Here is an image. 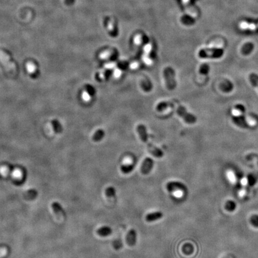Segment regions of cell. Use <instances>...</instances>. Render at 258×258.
Returning a JSON list of instances; mask_svg holds the SVG:
<instances>
[{"instance_id": "cell-20", "label": "cell", "mask_w": 258, "mask_h": 258, "mask_svg": "<svg viewBox=\"0 0 258 258\" xmlns=\"http://www.w3.org/2000/svg\"><path fill=\"white\" fill-rule=\"evenodd\" d=\"M105 194L107 197L111 198H115L116 196V190L115 188L113 186H109L105 190Z\"/></svg>"}, {"instance_id": "cell-1", "label": "cell", "mask_w": 258, "mask_h": 258, "mask_svg": "<svg viewBox=\"0 0 258 258\" xmlns=\"http://www.w3.org/2000/svg\"><path fill=\"white\" fill-rule=\"evenodd\" d=\"M138 135L141 139V141L145 143L147 145L148 150L149 152L154 157L157 158H161L164 156L163 152L158 147L154 145L151 142L149 141L148 135L147 132L146 127L143 124H139L136 128Z\"/></svg>"}, {"instance_id": "cell-33", "label": "cell", "mask_w": 258, "mask_h": 258, "mask_svg": "<svg viewBox=\"0 0 258 258\" xmlns=\"http://www.w3.org/2000/svg\"><path fill=\"white\" fill-rule=\"evenodd\" d=\"M1 254H2V253H1V252H0V257H1Z\"/></svg>"}, {"instance_id": "cell-2", "label": "cell", "mask_w": 258, "mask_h": 258, "mask_svg": "<svg viewBox=\"0 0 258 258\" xmlns=\"http://www.w3.org/2000/svg\"><path fill=\"white\" fill-rule=\"evenodd\" d=\"M163 74L167 88L169 90H174L177 85L175 80L176 74L174 69L171 67H166L164 70Z\"/></svg>"}, {"instance_id": "cell-4", "label": "cell", "mask_w": 258, "mask_h": 258, "mask_svg": "<svg viewBox=\"0 0 258 258\" xmlns=\"http://www.w3.org/2000/svg\"><path fill=\"white\" fill-rule=\"evenodd\" d=\"M0 61L9 74L11 75L16 74V67L15 64L10 61V56L2 50H0Z\"/></svg>"}, {"instance_id": "cell-16", "label": "cell", "mask_w": 258, "mask_h": 258, "mask_svg": "<svg viewBox=\"0 0 258 258\" xmlns=\"http://www.w3.org/2000/svg\"><path fill=\"white\" fill-rule=\"evenodd\" d=\"M105 132L102 129H98L93 135L92 139L94 142L100 141L105 136Z\"/></svg>"}, {"instance_id": "cell-30", "label": "cell", "mask_w": 258, "mask_h": 258, "mask_svg": "<svg viewBox=\"0 0 258 258\" xmlns=\"http://www.w3.org/2000/svg\"><path fill=\"white\" fill-rule=\"evenodd\" d=\"M135 42L137 44H141L142 42V37L141 35H138L135 38Z\"/></svg>"}, {"instance_id": "cell-12", "label": "cell", "mask_w": 258, "mask_h": 258, "mask_svg": "<svg viewBox=\"0 0 258 258\" xmlns=\"http://www.w3.org/2000/svg\"><path fill=\"white\" fill-rule=\"evenodd\" d=\"M240 28L243 30H250L255 31L258 28V24L254 23H251L246 21H243L240 23Z\"/></svg>"}, {"instance_id": "cell-31", "label": "cell", "mask_w": 258, "mask_h": 258, "mask_svg": "<svg viewBox=\"0 0 258 258\" xmlns=\"http://www.w3.org/2000/svg\"><path fill=\"white\" fill-rule=\"evenodd\" d=\"M248 182V179H247L246 177H244V178H243V179H242V180H241V183H242V185L243 186H246V185H247Z\"/></svg>"}, {"instance_id": "cell-13", "label": "cell", "mask_w": 258, "mask_h": 258, "mask_svg": "<svg viewBox=\"0 0 258 258\" xmlns=\"http://www.w3.org/2000/svg\"><path fill=\"white\" fill-rule=\"evenodd\" d=\"M174 103L171 101H164L160 102L156 106V110L159 112H162L169 108H173Z\"/></svg>"}, {"instance_id": "cell-7", "label": "cell", "mask_w": 258, "mask_h": 258, "mask_svg": "<svg viewBox=\"0 0 258 258\" xmlns=\"http://www.w3.org/2000/svg\"><path fill=\"white\" fill-rule=\"evenodd\" d=\"M154 162L152 159L150 157H147L143 162L141 166V171L142 173L143 174H148V173H150L154 166Z\"/></svg>"}, {"instance_id": "cell-24", "label": "cell", "mask_w": 258, "mask_h": 258, "mask_svg": "<svg viewBox=\"0 0 258 258\" xmlns=\"http://www.w3.org/2000/svg\"><path fill=\"white\" fill-rule=\"evenodd\" d=\"M26 70L28 71V72L31 74H34L36 73V70H37V68L35 65L32 62H28L26 65Z\"/></svg>"}, {"instance_id": "cell-11", "label": "cell", "mask_w": 258, "mask_h": 258, "mask_svg": "<svg viewBox=\"0 0 258 258\" xmlns=\"http://www.w3.org/2000/svg\"><path fill=\"white\" fill-rule=\"evenodd\" d=\"M163 217V213L162 212H153L148 214L145 217V219L147 222H154L159 219H160Z\"/></svg>"}, {"instance_id": "cell-32", "label": "cell", "mask_w": 258, "mask_h": 258, "mask_svg": "<svg viewBox=\"0 0 258 258\" xmlns=\"http://www.w3.org/2000/svg\"><path fill=\"white\" fill-rule=\"evenodd\" d=\"M246 193V190H245V189H242V190L239 192V196H240V197H244V196L245 195Z\"/></svg>"}, {"instance_id": "cell-14", "label": "cell", "mask_w": 258, "mask_h": 258, "mask_svg": "<svg viewBox=\"0 0 258 258\" xmlns=\"http://www.w3.org/2000/svg\"><path fill=\"white\" fill-rule=\"evenodd\" d=\"M166 188L170 192H176L179 191H183L180 185L176 182H170L166 184Z\"/></svg>"}, {"instance_id": "cell-9", "label": "cell", "mask_w": 258, "mask_h": 258, "mask_svg": "<svg viewBox=\"0 0 258 258\" xmlns=\"http://www.w3.org/2000/svg\"><path fill=\"white\" fill-rule=\"evenodd\" d=\"M245 112V107L242 104H238L232 110V114L235 119L240 118Z\"/></svg>"}, {"instance_id": "cell-5", "label": "cell", "mask_w": 258, "mask_h": 258, "mask_svg": "<svg viewBox=\"0 0 258 258\" xmlns=\"http://www.w3.org/2000/svg\"><path fill=\"white\" fill-rule=\"evenodd\" d=\"M176 112L182 120L188 124H194L197 122V117L192 114L188 112L186 109L182 105L178 106Z\"/></svg>"}, {"instance_id": "cell-15", "label": "cell", "mask_w": 258, "mask_h": 258, "mask_svg": "<svg viewBox=\"0 0 258 258\" xmlns=\"http://www.w3.org/2000/svg\"><path fill=\"white\" fill-rule=\"evenodd\" d=\"M112 233V229L107 226L99 228L97 230V234L100 237H107L110 236Z\"/></svg>"}, {"instance_id": "cell-29", "label": "cell", "mask_w": 258, "mask_h": 258, "mask_svg": "<svg viewBox=\"0 0 258 258\" xmlns=\"http://www.w3.org/2000/svg\"><path fill=\"white\" fill-rule=\"evenodd\" d=\"M113 246L115 250H117V251L120 250L123 246V244H122L121 240L118 239V240L114 241L113 243Z\"/></svg>"}, {"instance_id": "cell-3", "label": "cell", "mask_w": 258, "mask_h": 258, "mask_svg": "<svg viewBox=\"0 0 258 258\" xmlns=\"http://www.w3.org/2000/svg\"><path fill=\"white\" fill-rule=\"evenodd\" d=\"M224 55V50L222 49H205L201 50L198 53V56L201 58L219 59Z\"/></svg>"}, {"instance_id": "cell-26", "label": "cell", "mask_w": 258, "mask_h": 258, "mask_svg": "<svg viewBox=\"0 0 258 258\" xmlns=\"http://www.w3.org/2000/svg\"><path fill=\"white\" fill-rule=\"evenodd\" d=\"M249 80L251 84L258 88V75L255 73L250 74Z\"/></svg>"}, {"instance_id": "cell-8", "label": "cell", "mask_w": 258, "mask_h": 258, "mask_svg": "<svg viewBox=\"0 0 258 258\" xmlns=\"http://www.w3.org/2000/svg\"><path fill=\"white\" fill-rule=\"evenodd\" d=\"M137 239V233L135 230L131 229L127 233L126 237V242L129 246H134L136 245Z\"/></svg>"}, {"instance_id": "cell-10", "label": "cell", "mask_w": 258, "mask_h": 258, "mask_svg": "<svg viewBox=\"0 0 258 258\" xmlns=\"http://www.w3.org/2000/svg\"><path fill=\"white\" fill-rule=\"evenodd\" d=\"M52 208L55 213V214L56 215V216L58 218H61L64 216L65 215V212L62 207L61 205L58 203V202H54L52 204Z\"/></svg>"}, {"instance_id": "cell-27", "label": "cell", "mask_w": 258, "mask_h": 258, "mask_svg": "<svg viewBox=\"0 0 258 258\" xmlns=\"http://www.w3.org/2000/svg\"><path fill=\"white\" fill-rule=\"evenodd\" d=\"M85 89L86 92L90 96H93L96 93V90L94 87L90 85H86Z\"/></svg>"}, {"instance_id": "cell-6", "label": "cell", "mask_w": 258, "mask_h": 258, "mask_svg": "<svg viewBox=\"0 0 258 258\" xmlns=\"http://www.w3.org/2000/svg\"><path fill=\"white\" fill-rule=\"evenodd\" d=\"M182 2L185 8L186 12L189 16L193 18H195L198 16V11L195 7L191 4L190 0H182Z\"/></svg>"}, {"instance_id": "cell-22", "label": "cell", "mask_w": 258, "mask_h": 258, "mask_svg": "<svg viewBox=\"0 0 258 258\" xmlns=\"http://www.w3.org/2000/svg\"><path fill=\"white\" fill-rule=\"evenodd\" d=\"M209 71H210V67L207 64H204L201 65L199 70L200 74L204 76H207L209 74Z\"/></svg>"}, {"instance_id": "cell-21", "label": "cell", "mask_w": 258, "mask_h": 258, "mask_svg": "<svg viewBox=\"0 0 258 258\" xmlns=\"http://www.w3.org/2000/svg\"><path fill=\"white\" fill-rule=\"evenodd\" d=\"M221 88L223 90V91L224 92H230L233 89V85L232 84L231 82H230V81H227L226 82H224L222 86H221Z\"/></svg>"}, {"instance_id": "cell-19", "label": "cell", "mask_w": 258, "mask_h": 258, "mask_svg": "<svg viewBox=\"0 0 258 258\" xmlns=\"http://www.w3.org/2000/svg\"><path fill=\"white\" fill-rule=\"evenodd\" d=\"M108 30L109 31V32L111 33L112 36H116L117 35V30L115 28V26L114 24V22L113 21H112L111 20H109L108 22Z\"/></svg>"}, {"instance_id": "cell-17", "label": "cell", "mask_w": 258, "mask_h": 258, "mask_svg": "<svg viewBox=\"0 0 258 258\" xmlns=\"http://www.w3.org/2000/svg\"><path fill=\"white\" fill-rule=\"evenodd\" d=\"M50 126L52 127L53 132L55 131L58 133H61L62 131V127L61 124L58 121L56 120L52 121L51 124H50Z\"/></svg>"}, {"instance_id": "cell-18", "label": "cell", "mask_w": 258, "mask_h": 258, "mask_svg": "<svg viewBox=\"0 0 258 258\" xmlns=\"http://www.w3.org/2000/svg\"><path fill=\"white\" fill-rule=\"evenodd\" d=\"M254 50V45L252 43H247L246 44H245L242 50V54L247 56L249 55Z\"/></svg>"}, {"instance_id": "cell-28", "label": "cell", "mask_w": 258, "mask_h": 258, "mask_svg": "<svg viewBox=\"0 0 258 258\" xmlns=\"http://www.w3.org/2000/svg\"><path fill=\"white\" fill-rule=\"evenodd\" d=\"M142 87L145 91H150V90L152 88V85L150 81H144L142 83Z\"/></svg>"}, {"instance_id": "cell-23", "label": "cell", "mask_w": 258, "mask_h": 258, "mask_svg": "<svg viewBox=\"0 0 258 258\" xmlns=\"http://www.w3.org/2000/svg\"><path fill=\"white\" fill-rule=\"evenodd\" d=\"M134 168L133 165H124L121 166V171L124 174H128L132 172Z\"/></svg>"}, {"instance_id": "cell-25", "label": "cell", "mask_w": 258, "mask_h": 258, "mask_svg": "<svg viewBox=\"0 0 258 258\" xmlns=\"http://www.w3.org/2000/svg\"><path fill=\"white\" fill-rule=\"evenodd\" d=\"M227 176L228 179L231 183L236 184L237 183V178L236 177L235 174L232 171L229 170L227 172Z\"/></svg>"}]
</instances>
